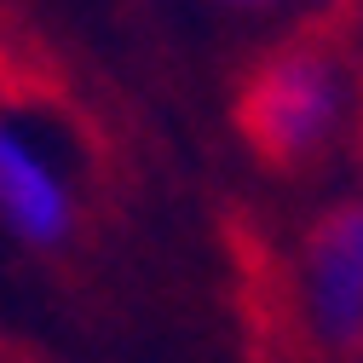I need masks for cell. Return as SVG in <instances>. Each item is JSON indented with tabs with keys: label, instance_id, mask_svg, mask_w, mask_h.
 Masks as SVG:
<instances>
[{
	"label": "cell",
	"instance_id": "5b68a950",
	"mask_svg": "<svg viewBox=\"0 0 363 363\" xmlns=\"http://www.w3.org/2000/svg\"><path fill=\"white\" fill-rule=\"evenodd\" d=\"M0 352H6V335H0Z\"/></svg>",
	"mask_w": 363,
	"mask_h": 363
},
{
	"label": "cell",
	"instance_id": "277c9868",
	"mask_svg": "<svg viewBox=\"0 0 363 363\" xmlns=\"http://www.w3.org/2000/svg\"><path fill=\"white\" fill-rule=\"evenodd\" d=\"M202 6L237 12V18H271V12H306V6H317V0H202Z\"/></svg>",
	"mask_w": 363,
	"mask_h": 363
},
{
	"label": "cell",
	"instance_id": "3957f363",
	"mask_svg": "<svg viewBox=\"0 0 363 363\" xmlns=\"http://www.w3.org/2000/svg\"><path fill=\"white\" fill-rule=\"evenodd\" d=\"M277 277L306 346L329 363H363V191H346L306 219Z\"/></svg>",
	"mask_w": 363,
	"mask_h": 363
},
{
	"label": "cell",
	"instance_id": "7a4b0ae2",
	"mask_svg": "<svg viewBox=\"0 0 363 363\" xmlns=\"http://www.w3.org/2000/svg\"><path fill=\"white\" fill-rule=\"evenodd\" d=\"M363 0H317L237 69L225 116L248 162L271 179L329 167L357 127Z\"/></svg>",
	"mask_w": 363,
	"mask_h": 363
},
{
	"label": "cell",
	"instance_id": "6da1fadb",
	"mask_svg": "<svg viewBox=\"0 0 363 363\" xmlns=\"http://www.w3.org/2000/svg\"><path fill=\"white\" fill-rule=\"evenodd\" d=\"M127 191L121 121L47 35L0 12V237L40 265H75L116 231Z\"/></svg>",
	"mask_w": 363,
	"mask_h": 363
}]
</instances>
